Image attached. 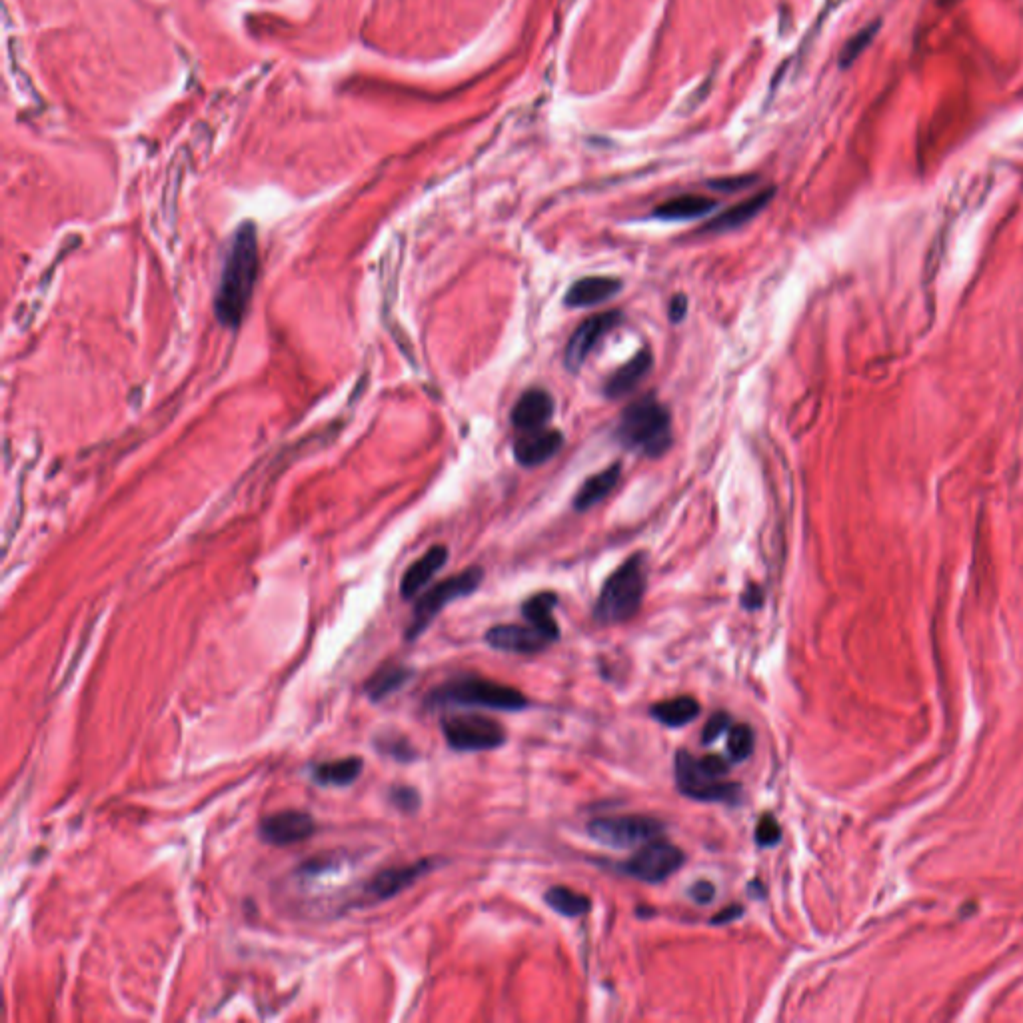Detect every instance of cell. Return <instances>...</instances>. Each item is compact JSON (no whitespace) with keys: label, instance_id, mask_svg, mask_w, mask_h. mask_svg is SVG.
Here are the masks:
<instances>
[{"label":"cell","instance_id":"1","mask_svg":"<svg viewBox=\"0 0 1023 1023\" xmlns=\"http://www.w3.org/2000/svg\"><path fill=\"white\" fill-rule=\"evenodd\" d=\"M260 268L258 238L250 222L242 224L226 250L220 282L214 294V314L226 328H236L244 320L254 294Z\"/></svg>","mask_w":1023,"mask_h":1023},{"label":"cell","instance_id":"2","mask_svg":"<svg viewBox=\"0 0 1023 1023\" xmlns=\"http://www.w3.org/2000/svg\"><path fill=\"white\" fill-rule=\"evenodd\" d=\"M616 440L648 458L664 456L672 446V416L654 394L634 400L620 416Z\"/></svg>","mask_w":1023,"mask_h":1023},{"label":"cell","instance_id":"3","mask_svg":"<svg viewBox=\"0 0 1023 1023\" xmlns=\"http://www.w3.org/2000/svg\"><path fill=\"white\" fill-rule=\"evenodd\" d=\"M646 586H648L646 556L640 552L630 556L604 582L600 596L594 604V620L602 626L632 620L644 602Z\"/></svg>","mask_w":1023,"mask_h":1023},{"label":"cell","instance_id":"4","mask_svg":"<svg viewBox=\"0 0 1023 1023\" xmlns=\"http://www.w3.org/2000/svg\"><path fill=\"white\" fill-rule=\"evenodd\" d=\"M428 708H490L500 712H520L530 706L528 698L506 684L480 676L454 678L426 696Z\"/></svg>","mask_w":1023,"mask_h":1023},{"label":"cell","instance_id":"5","mask_svg":"<svg viewBox=\"0 0 1023 1023\" xmlns=\"http://www.w3.org/2000/svg\"><path fill=\"white\" fill-rule=\"evenodd\" d=\"M484 580V570L478 568V566H472L448 580H442L440 584H436L434 588H430L428 592H424L416 606H414V612H412V620L406 628V640L408 642H414L418 640L426 630L428 626L432 624V620L452 602L460 600V598H466L470 594H474L480 584Z\"/></svg>","mask_w":1023,"mask_h":1023},{"label":"cell","instance_id":"6","mask_svg":"<svg viewBox=\"0 0 1023 1023\" xmlns=\"http://www.w3.org/2000/svg\"><path fill=\"white\" fill-rule=\"evenodd\" d=\"M676 784L686 798L696 802H716L730 806L742 802L740 784L712 776L708 770H704L700 758H694L686 750H678L676 754Z\"/></svg>","mask_w":1023,"mask_h":1023},{"label":"cell","instance_id":"7","mask_svg":"<svg viewBox=\"0 0 1023 1023\" xmlns=\"http://www.w3.org/2000/svg\"><path fill=\"white\" fill-rule=\"evenodd\" d=\"M440 728L446 744L456 752H488L506 742L500 722L482 714H448Z\"/></svg>","mask_w":1023,"mask_h":1023},{"label":"cell","instance_id":"8","mask_svg":"<svg viewBox=\"0 0 1023 1023\" xmlns=\"http://www.w3.org/2000/svg\"><path fill=\"white\" fill-rule=\"evenodd\" d=\"M664 824L650 816H610L588 824V836L608 848L630 850L662 838Z\"/></svg>","mask_w":1023,"mask_h":1023},{"label":"cell","instance_id":"9","mask_svg":"<svg viewBox=\"0 0 1023 1023\" xmlns=\"http://www.w3.org/2000/svg\"><path fill=\"white\" fill-rule=\"evenodd\" d=\"M684 862L686 854L678 846L658 838L644 844L630 860L622 862L620 872L646 884H660L674 876Z\"/></svg>","mask_w":1023,"mask_h":1023},{"label":"cell","instance_id":"10","mask_svg":"<svg viewBox=\"0 0 1023 1023\" xmlns=\"http://www.w3.org/2000/svg\"><path fill=\"white\" fill-rule=\"evenodd\" d=\"M316 820L302 810L274 812L258 824V836L264 844L274 848H286L310 840L316 834Z\"/></svg>","mask_w":1023,"mask_h":1023},{"label":"cell","instance_id":"11","mask_svg":"<svg viewBox=\"0 0 1023 1023\" xmlns=\"http://www.w3.org/2000/svg\"><path fill=\"white\" fill-rule=\"evenodd\" d=\"M436 866H438L436 858H424V860H418L408 866L380 870L364 886V898L368 902L390 900V898L402 894L404 890H408L410 886H414L420 878L430 874Z\"/></svg>","mask_w":1023,"mask_h":1023},{"label":"cell","instance_id":"12","mask_svg":"<svg viewBox=\"0 0 1023 1023\" xmlns=\"http://www.w3.org/2000/svg\"><path fill=\"white\" fill-rule=\"evenodd\" d=\"M620 322H622V312L620 310H608L604 314H596V316L586 318L578 326V330L572 334V338L568 340L566 354H564L566 368L576 374L586 364V360H588L590 352L596 348V344L612 328H616Z\"/></svg>","mask_w":1023,"mask_h":1023},{"label":"cell","instance_id":"13","mask_svg":"<svg viewBox=\"0 0 1023 1023\" xmlns=\"http://www.w3.org/2000/svg\"><path fill=\"white\" fill-rule=\"evenodd\" d=\"M486 644L498 652L506 654H538L546 650L552 642L534 626H518V624H500L486 632Z\"/></svg>","mask_w":1023,"mask_h":1023},{"label":"cell","instance_id":"14","mask_svg":"<svg viewBox=\"0 0 1023 1023\" xmlns=\"http://www.w3.org/2000/svg\"><path fill=\"white\" fill-rule=\"evenodd\" d=\"M564 446V434L560 430H534L524 432L514 444L516 462L524 468H536L552 460Z\"/></svg>","mask_w":1023,"mask_h":1023},{"label":"cell","instance_id":"15","mask_svg":"<svg viewBox=\"0 0 1023 1023\" xmlns=\"http://www.w3.org/2000/svg\"><path fill=\"white\" fill-rule=\"evenodd\" d=\"M552 416H554V398L546 390L532 388V390H526L518 398V402L512 410V424L520 432H534V430H542L550 422Z\"/></svg>","mask_w":1023,"mask_h":1023},{"label":"cell","instance_id":"16","mask_svg":"<svg viewBox=\"0 0 1023 1023\" xmlns=\"http://www.w3.org/2000/svg\"><path fill=\"white\" fill-rule=\"evenodd\" d=\"M622 290V280L612 276L578 278L566 292L564 304L570 308H590L602 304Z\"/></svg>","mask_w":1023,"mask_h":1023},{"label":"cell","instance_id":"17","mask_svg":"<svg viewBox=\"0 0 1023 1023\" xmlns=\"http://www.w3.org/2000/svg\"><path fill=\"white\" fill-rule=\"evenodd\" d=\"M448 562V548L446 546H434L430 548L422 558H418L402 576L400 582V594L404 600L416 598L430 580L444 568Z\"/></svg>","mask_w":1023,"mask_h":1023},{"label":"cell","instance_id":"18","mask_svg":"<svg viewBox=\"0 0 1023 1023\" xmlns=\"http://www.w3.org/2000/svg\"><path fill=\"white\" fill-rule=\"evenodd\" d=\"M652 364H654V358H652V352L648 348L640 350L634 358H630L624 366H620L610 378L608 382L604 384V394L606 398H622L626 394H630L632 390H636V386L648 376V372L652 370Z\"/></svg>","mask_w":1023,"mask_h":1023},{"label":"cell","instance_id":"19","mask_svg":"<svg viewBox=\"0 0 1023 1023\" xmlns=\"http://www.w3.org/2000/svg\"><path fill=\"white\" fill-rule=\"evenodd\" d=\"M364 770V760L358 756H348L340 760L320 762L310 768V778L316 786L322 788H346L352 786Z\"/></svg>","mask_w":1023,"mask_h":1023},{"label":"cell","instance_id":"20","mask_svg":"<svg viewBox=\"0 0 1023 1023\" xmlns=\"http://www.w3.org/2000/svg\"><path fill=\"white\" fill-rule=\"evenodd\" d=\"M774 196V190L768 188V190H762L760 194H754L752 198L728 208L726 212H722L720 216H716L714 220H710L704 230L706 232H728V230H736L744 224H748L750 220H754L766 206L768 202L772 200Z\"/></svg>","mask_w":1023,"mask_h":1023},{"label":"cell","instance_id":"21","mask_svg":"<svg viewBox=\"0 0 1023 1023\" xmlns=\"http://www.w3.org/2000/svg\"><path fill=\"white\" fill-rule=\"evenodd\" d=\"M620 474H622V464L616 462L612 466H608L606 470L590 476L582 486L580 490L576 492L574 496V508L578 512H586L590 508H594L596 504H600L606 496L612 494V490L616 488L618 480H620Z\"/></svg>","mask_w":1023,"mask_h":1023},{"label":"cell","instance_id":"22","mask_svg":"<svg viewBox=\"0 0 1023 1023\" xmlns=\"http://www.w3.org/2000/svg\"><path fill=\"white\" fill-rule=\"evenodd\" d=\"M558 604V596L554 592H540L530 596L522 604V616L530 626L540 630L550 642H556L560 638V628L554 620V608Z\"/></svg>","mask_w":1023,"mask_h":1023},{"label":"cell","instance_id":"23","mask_svg":"<svg viewBox=\"0 0 1023 1023\" xmlns=\"http://www.w3.org/2000/svg\"><path fill=\"white\" fill-rule=\"evenodd\" d=\"M412 676H414V670L408 666L384 664L370 676V680H366V684H364L366 696L374 704H378V702L390 698L392 694H396L398 690H402L412 680Z\"/></svg>","mask_w":1023,"mask_h":1023},{"label":"cell","instance_id":"24","mask_svg":"<svg viewBox=\"0 0 1023 1023\" xmlns=\"http://www.w3.org/2000/svg\"><path fill=\"white\" fill-rule=\"evenodd\" d=\"M716 206H718V202L714 198L700 196V194H684V196H678V198H672V200L660 204L654 210V216L660 220H674V222L676 220H694V218L710 214Z\"/></svg>","mask_w":1023,"mask_h":1023},{"label":"cell","instance_id":"25","mask_svg":"<svg viewBox=\"0 0 1023 1023\" xmlns=\"http://www.w3.org/2000/svg\"><path fill=\"white\" fill-rule=\"evenodd\" d=\"M700 702L692 696H678L652 706L650 714L656 722L668 728H682L692 724L700 716Z\"/></svg>","mask_w":1023,"mask_h":1023},{"label":"cell","instance_id":"26","mask_svg":"<svg viewBox=\"0 0 1023 1023\" xmlns=\"http://www.w3.org/2000/svg\"><path fill=\"white\" fill-rule=\"evenodd\" d=\"M544 902L564 918H580L590 912L592 900L566 886H552L544 894Z\"/></svg>","mask_w":1023,"mask_h":1023},{"label":"cell","instance_id":"27","mask_svg":"<svg viewBox=\"0 0 1023 1023\" xmlns=\"http://www.w3.org/2000/svg\"><path fill=\"white\" fill-rule=\"evenodd\" d=\"M756 746V734L748 724H736L728 730V756L732 764L746 762Z\"/></svg>","mask_w":1023,"mask_h":1023},{"label":"cell","instance_id":"28","mask_svg":"<svg viewBox=\"0 0 1023 1023\" xmlns=\"http://www.w3.org/2000/svg\"><path fill=\"white\" fill-rule=\"evenodd\" d=\"M376 750L384 756H390L398 762H412L416 758V750L404 736H380L374 742Z\"/></svg>","mask_w":1023,"mask_h":1023},{"label":"cell","instance_id":"29","mask_svg":"<svg viewBox=\"0 0 1023 1023\" xmlns=\"http://www.w3.org/2000/svg\"><path fill=\"white\" fill-rule=\"evenodd\" d=\"M878 28H880V22H874V24H870L868 28L860 30V32H858L852 40H848V44H846V46H844V50H842L840 64H842V66H850V64H852V62H854V60H856V58H858V56H860V54H862V52L870 46V42L874 40V36H876V32H878Z\"/></svg>","mask_w":1023,"mask_h":1023},{"label":"cell","instance_id":"30","mask_svg":"<svg viewBox=\"0 0 1023 1023\" xmlns=\"http://www.w3.org/2000/svg\"><path fill=\"white\" fill-rule=\"evenodd\" d=\"M388 802L402 814H414L420 808V794L412 786H392L388 790Z\"/></svg>","mask_w":1023,"mask_h":1023},{"label":"cell","instance_id":"31","mask_svg":"<svg viewBox=\"0 0 1023 1023\" xmlns=\"http://www.w3.org/2000/svg\"><path fill=\"white\" fill-rule=\"evenodd\" d=\"M780 840H782V830H780V824L776 822V818L772 814L762 816V820L756 826V844L760 848H770V846L780 844Z\"/></svg>","mask_w":1023,"mask_h":1023},{"label":"cell","instance_id":"32","mask_svg":"<svg viewBox=\"0 0 1023 1023\" xmlns=\"http://www.w3.org/2000/svg\"><path fill=\"white\" fill-rule=\"evenodd\" d=\"M732 728V716L728 712H716L704 726L702 730V744L704 746H710L714 744L724 732H728Z\"/></svg>","mask_w":1023,"mask_h":1023},{"label":"cell","instance_id":"33","mask_svg":"<svg viewBox=\"0 0 1023 1023\" xmlns=\"http://www.w3.org/2000/svg\"><path fill=\"white\" fill-rule=\"evenodd\" d=\"M754 182H756L754 176H732V178H720V180L710 182V188L720 190V192H738V190L752 186Z\"/></svg>","mask_w":1023,"mask_h":1023},{"label":"cell","instance_id":"34","mask_svg":"<svg viewBox=\"0 0 1023 1023\" xmlns=\"http://www.w3.org/2000/svg\"><path fill=\"white\" fill-rule=\"evenodd\" d=\"M688 896H690L696 904L706 906V904H710V902L714 900V896H716V888H714V884H710V882L702 880V882H696V884L688 890Z\"/></svg>","mask_w":1023,"mask_h":1023},{"label":"cell","instance_id":"35","mask_svg":"<svg viewBox=\"0 0 1023 1023\" xmlns=\"http://www.w3.org/2000/svg\"><path fill=\"white\" fill-rule=\"evenodd\" d=\"M742 606L750 612L764 606V590L758 584H748V588L742 594Z\"/></svg>","mask_w":1023,"mask_h":1023},{"label":"cell","instance_id":"36","mask_svg":"<svg viewBox=\"0 0 1023 1023\" xmlns=\"http://www.w3.org/2000/svg\"><path fill=\"white\" fill-rule=\"evenodd\" d=\"M742 916H744V908H742L740 904H734V906L724 908L722 912H718V914L710 920V924H712V926H726V924H732V922L740 920Z\"/></svg>","mask_w":1023,"mask_h":1023},{"label":"cell","instance_id":"37","mask_svg":"<svg viewBox=\"0 0 1023 1023\" xmlns=\"http://www.w3.org/2000/svg\"><path fill=\"white\" fill-rule=\"evenodd\" d=\"M686 312H688V298L684 294H676L672 300H670V308H668V316L674 324H680L684 318H686Z\"/></svg>","mask_w":1023,"mask_h":1023}]
</instances>
